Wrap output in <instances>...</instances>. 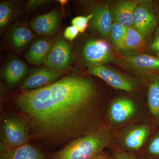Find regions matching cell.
<instances>
[{"label":"cell","instance_id":"cell-30","mask_svg":"<svg viewBox=\"0 0 159 159\" xmlns=\"http://www.w3.org/2000/svg\"><path fill=\"white\" fill-rule=\"evenodd\" d=\"M58 2H59L60 3L61 5V6H62V9H63L64 6L67 3V2H68V1H67V0H59V1H58Z\"/></svg>","mask_w":159,"mask_h":159},{"label":"cell","instance_id":"cell-24","mask_svg":"<svg viewBox=\"0 0 159 159\" xmlns=\"http://www.w3.org/2000/svg\"><path fill=\"white\" fill-rule=\"evenodd\" d=\"M147 151L151 156L159 157V130L156 133L148 142Z\"/></svg>","mask_w":159,"mask_h":159},{"label":"cell","instance_id":"cell-8","mask_svg":"<svg viewBox=\"0 0 159 159\" xmlns=\"http://www.w3.org/2000/svg\"><path fill=\"white\" fill-rule=\"evenodd\" d=\"M122 62L128 68L139 75L147 76L159 72V57L148 54L123 56Z\"/></svg>","mask_w":159,"mask_h":159},{"label":"cell","instance_id":"cell-25","mask_svg":"<svg viewBox=\"0 0 159 159\" xmlns=\"http://www.w3.org/2000/svg\"><path fill=\"white\" fill-rule=\"evenodd\" d=\"M153 39L150 45L151 51L156 54V56L159 57V26H158L155 31Z\"/></svg>","mask_w":159,"mask_h":159},{"label":"cell","instance_id":"cell-2","mask_svg":"<svg viewBox=\"0 0 159 159\" xmlns=\"http://www.w3.org/2000/svg\"><path fill=\"white\" fill-rule=\"evenodd\" d=\"M112 133L100 125L90 133L69 142L51 159H97L110 143Z\"/></svg>","mask_w":159,"mask_h":159},{"label":"cell","instance_id":"cell-10","mask_svg":"<svg viewBox=\"0 0 159 159\" xmlns=\"http://www.w3.org/2000/svg\"><path fill=\"white\" fill-rule=\"evenodd\" d=\"M71 48L68 43L64 40L58 39L53 43L44 63L53 70H65L69 66Z\"/></svg>","mask_w":159,"mask_h":159},{"label":"cell","instance_id":"cell-9","mask_svg":"<svg viewBox=\"0 0 159 159\" xmlns=\"http://www.w3.org/2000/svg\"><path fill=\"white\" fill-rule=\"evenodd\" d=\"M62 74L59 71L47 68L34 70L24 80L20 89L25 92L43 87L58 80Z\"/></svg>","mask_w":159,"mask_h":159},{"label":"cell","instance_id":"cell-17","mask_svg":"<svg viewBox=\"0 0 159 159\" xmlns=\"http://www.w3.org/2000/svg\"><path fill=\"white\" fill-rule=\"evenodd\" d=\"M146 78L148 85V109L154 119L159 120V72L147 75Z\"/></svg>","mask_w":159,"mask_h":159},{"label":"cell","instance_id":"cell-29","mask_svg":"<svg viewBox=\"0 0 159 159\" xmlns=\"http://www.w3.org/2000/svg\"><path fill=\"white\" fill-rule=\"evenodd\" d=\"M97 159H116L115 157H111L107 155H106L105 154L102 153L101 155L97 158Z\"/></svg>","mask_w":159,"mask_h":159},{"label":"cell","instance_id":"cell-16","mask_svg":"<svg viewBox=\"0 0 159 159\" xmlns=\"http://www.w3.org/2000/svg\"><path fill=\"white\" fill-rule=\"evenodd\" d=\"M1 159H44V155L38 148L27 144L1 151Z\"/></svg>","mask_w":159,"mask_h":159},{"label":"cell","instance_id":"cell-15","mask_svg":"<svg viewBox=\"0 0 159 159\" xmlns=\"http://www.w3.org/2000/svg\"><path fill=\"white\" fill-rule=\"evenodd\" d=\"M138 2L122 1L114 6L113 16L116 22L126 28L133 27L134 13L138 6Z\"/></svg>","mask_w":159,"mask_h":159},{"label":"cell","instance_id":"cell-21","mask_svg":"<svg viewBox=\"0 0 159 159\" xmlns=\"http://www.w3.org/2000/svg\"><path fill=\"white\" fill-rule=\"evenodd\" d=\"M127 28L115 22L113 24L110 35L112 41L116 48L123 50V43L126 34Z\"/></svg>","mask_w":159,"mask_h":159},{"label":"cell","instance_id":"cell-7","mask_svg":"<svg viewBox=\"0 0 159 159\" xmlns=\"http://www.w3.org/2000/svg\"><path fill=\"white\" fill-rule=\"evenodd\" d=\"M150 133V127L146 124L133 125L120 135L119 143L125 150L137 151L145 144Z\"/></svg>","mask_w":159,"mask_h":159},{"label":"cell","instance_id":"cell-14","mask_svg":"<svg viewBox=\"0 0 159 159\" xmlns=\"http://www.w3.org/2000/svg\"><path fill=\"white\" fill-rule=\"evenodd\" d=\"M53 44L52 40L49 39H39L26 52L25 58L32 64L39 65L45 61Z\"/></svg>","mask_w":159,"mask_h":159},{"label":"cell","instance_id":"cell-1","mask_svg":"<svg viewBox=\"0 0 159 159\" xmlns=\"http://www.w3.org/2000/svg\"><path fill=\"white\" fill-rule=\"evenodd\" d=\"M97 91L87 78L68 75L41 88L25 91L14 99L20 118L33 137L59 145L99 127Z\"/></svg>","mask_w":159,"mask_h":159},{"label":"cell","instance_id":"cell-18","mask_svg":"<svg viewBox=\"0 0 159 159\" xmlns=\"http://www.w3.org/2000/svg\"><path fill=\"white\" fill-rule=\"evenodd\" d=\"M28 71L25 64L20 60L15 59L9 61L4 69L3 75L6 82L13 85L23 78Z\"/></svg>","mask_w":159,"mask_h":159},{"label":"cell","instance_id":"cell-6","mask_svg":"<svg viewBox=\"0 0 159 159\" xmlns=\"http://www.w3.org/2000/svg\"><path fill=\"white\" fill-rule=\"evenodd\" d=\"M88 71L115 89L130 93L136 89L137 82L133 78L105 66L89 67Z\"/></svg>","mask_w":159,"mask_h":159},{"label":"cell","instance_id":"cell-27","mask_svg":"<svg viewBox=\"0 0 159 159\" xmlns=\"http://www.w3.org/2000/svg\"><path fill=\"white\" fill-rule=\"evenodd\" d=\"M49 1L44 0H31L29 1L27 4V9H34L38 8L39 6L45 5Z\"/></svg>","mask_w":159,"mask_h":159},{"label":"cell","instance_id":"cell-19","mask_svg":"<svg viewBox=\"0 0 159 159\" xmlns=\"http://www.w3.org/2000/svg\"><path fill=\"white\" fill-rule=\"evenodd\" d=\"M33 37V33L29 27L21 25L14 28L11 31L10 43L14 48L20 51L25 48Z\"/></svg>","mask_w":159,"mask_h":159},{"label":"cell","instance_id":"cell-26","mask_svg":"<svg viewBox=\"0 0 159 159\" xmlns=\"http://www.w3.org/2000/svg\"><path fill=\"white\" fill-rule=\"evenodd\" d=\"M79 32L78 29L74 26H69L65 30L64 36L67 39L72 41L77 37Z\"/></svg>","mask_w":159,"mask_h":159},{"label":"cell","instance_id":"cell-4","mask_svg":"<svg viewBox=\"0 0 159 159\" xmlns=\"http://www.w3.org/2000/svg\"><path fill=\"white\" fill-rule=\"evenodd\" d=\"M138 3L134 13L133 27L145 39L150 37L156 30L159 18L151 1Z\"/></svg>","mask_w":159,"mask_h":159},{"label":"cell","instance_id":"cell-13","mask_svg":"<svg viewBox=\"0 0 159 159\" xmlns=\"http://www.w3.org/2000/svg\"><path fill=\"white\" fill-rule=\"evenodd\" d=\"M59 21V12L54 9L35 18L31 21L30 26L36 34L47 36L51 35L57 31Z\"/></svg>","mask_w":159,"mask_h":159},{"label":"cell","instance_id":"cell-12","mask_svg":"<svg viewBox=\"0 0 159 159\" xmlns=\"http://www.w3.org/2000/svg\"><path fill=\"white\" fill-rule=\"evenodd\" d=\"M92 14V28L103 37H108L113 24L109 6L106 4L97 5L94 7Z\"/></svg>","mask_w":159,"mask_h":159},{"label":"cell","instance_id":"cell-28","mask_svg":"<svg viewBox=\"0 0 159 159\" xmlns=\"http://www.w3.org/2000/svg\"><path fill=\"white\" fill-rule=\"evenodd\" d=\"M114 157L116 159H138L133 155L122 150L116 151Z\"/></svg>","mask_w":159,"mask_h":159},{"label":"cell","instance_id":"cell-22","mask_svg":"<svg viewBox=\"0 0 159 159\" xmlns=\"http://www.w3.org/2000/svg\"><path fill=\"white\" fill-rule=\"evenodd\" d=\"M12 15V6L9 2L0 4V29L3 30L7 27Z\"/></svg>","mask_w":159,"mask_h":159},{"label":"cell","instance_id":"cell-3","mask_svg":"<svg viewBox=\"0 0 159 159\" xmlns=\"http://www.w3.org/2000/svg\"><path fill=\"white\" fill-rule=\"evenodd\" d=\"M2 150L11 149L27 144L30 132L25 122L20 117L8 116L1 123Z\"/></svg>","mask_w":159,"mask_h":159},{"label":"cell","instance_id":"cell-11","mask_svg":"<svg viewBox=\"0 0 159 159\" xmlns=\"http://www.w3.org/2000/svg\"><path fill=\"white\" fill-rule=\"evenodd\" d=\"M135 103L126 97L116 99L110 107L109 119L114 124L119 125L127 122L136 113Z\"/></svg>","mask_w":159,"mask_h":159},{"label":"cell","instance_id":"cell-31","mask_svg":"<svg viewBox=\"0 0 159 159\" xmlns=\"http://www.w3.org/2000/svg\"></svg>","mask_w":159,"mask_h":159},{"label":"cell","instance_id":"cell-23","mask_svg":"<svg viewBox=\"0 0 159 159\" xmlns=\"http://www.w3.org/2000/svg\"><path fill=\"white\" fill-rule=\"evenodd\" d=\"M93 17V14L89 15L87 16H78L74 18L72 20L73 26L76 27L79 32L83 33L88 26L89 23Z\"/></svg>","mask_w":159,"mask_h":159},{"label":"cell","instance_id":"cell-20","mask_svg":"<svg viewBox=\"0 0 159 159\" xmlns=\"http://www.w3.org/2000/svg\"><path fill=\"white\" fill-rule=\"evenodd\" d=\"M145 39L133 27L127 28L123 43V50L144 51L146 48Z\"/></svg>","mask_w":159,"mask_h":159},{"label":"cell","instance_id":"cell-5","mask_svg":"<svg viewBox=\"0 0 159 159\" xmlns=\"http://www.w3.org/2000/svg\"><path fill=\"white\" fill-rule=\"evenodd\" d=\"M84 61L89 68L103 65L114 60L111 46L107 42L101 39L89 40L82 51Z\"/></svg>","mask_w":159,"mask_h":159}]
</instances>
